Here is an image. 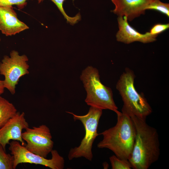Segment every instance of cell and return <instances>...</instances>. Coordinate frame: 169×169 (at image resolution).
<instances>
[{"label": "cell", "instance_id": "obj_17", "mask_svg": "<svg viewBox=\"0 0 169 169\" xmlns=\"http://www.w3.org/2000/svg\"><path fill=\"white\" fill-rule=\"evenodd\" d=\"M155 10L169 17V4L160 0H156L148 5L146 8V10Z\"/></svg>", "mask_w": 169, "mask_h": 169}, {"label": "cell", "instance_id": "obj_11", "mask_svg": "<svg viewBox=\"0 0 169 169\" xmlns=\"http://www.w3.org/2000/svg\"><path fill=\"white\" fill-rule=\"evenodd\" d=\"M128 21L125 16L117 18L119 29L116 37L118 41L128 44L135 42L147 43L156 40V38L151 35L149 32L144 34L139 32L129 24Z\"/></svg>", "mask_w": 169, "mask_h": 169}, {"label": "cell", "instance_id": "obj_6", "mask_svg": "<svg viewBox=\"0 0 169 169\" xmlns=\"http://www.w3.org/2000/svg\"><path fill=\"white\" fill-rule=\"evenodd\" d=\"M28 60L26 55H20L13 50L9 56H4L0 62V74L4 77V87L12 95L15 93L16 86L20 78L29 73Z\"/></svg>", "mask_w": 169, "mask_h": 169}, {"label": "cell", "instance_id": "obj_5", "mask_svg": "<svg viewBox=\"0 0 169 169\" xmlns=\"http://www.w3.org/2000/svg\"><path fill=\"white\" fill-rule=\"evenodd\" d=\"M102 110L99 108L90 106L88 113L82 115L67 112L73 115L74 121H80L85 130V136L79 145L70 150L68 156L69 160L82 157L90 161L92 160L93 144L96 137L99 135L97 132V128Z\"/></svg>", "mask_w": 169, "mask_h": 169}, {"label": "cell", "instance_id": "obj_2", "mask_svg": "<svg viewBox=\"0 0 169 169\" xmlns=\"http://www.w3.org/2000/svg\"><path fill=\"white\" fill-rule=\"evenodd\" d=\"M117 121L113 127L99 134L103 136L97 145L107 148L117 157L128 160L131 155L136 136V129L129 114L124 109L116 114Z\"/></svg>", "mask_w": 169, "mask_h": 169}, {"label": "cell", "instance_id": "obj_20", "mask_svg": "<svg viewBox=\"0 0 169 169\" xmlns=\"http://www.w3.org/2000/svg\"><path fill=\"white\" fill-rule=\"evenodd\" d=\"M5 89L3 80H0V95L4 93Z\"/></svg>", "mask_w": 169, "mask_h": 169}, {"label": "cell", "instance_id": "obj_8", "mask_svg": "<svg viewBox=\"0 0 169 169\" xmlns=\"http://www.w3.org/2000/svg\"><path fill=\"white\" fill-rule=\"evenodd\" d=\"M23 139L26 142L24 146L29 151L44 158L53 150L54 142L50 130L44 125L29 127L22 133Z\"/></svg>", "mask_w": 169, "mask_h": 169}, {"label": "cell", "instance_id": "obj_13", "mask_svg": "<svg viewBox=\"0 0 169 169\" xmlns=\"http://www.w3.org/2000/svg\"><path fill=\"white\" fill-rule=\"evenodd\" d=\"M17 112L16 108L12 103L0 96V128Z\"/></svg>", "mask_w": 169, "mask_h": 169}, {"label": "cell", "instance_id": "obj_19", "mask_svg": "<svg viewBox=\"0 0 169 169\" xmlns=\"http://www.w3.org/2000/svg\"><path fill=\"white\" fill-rule=\"evenodd\" d=\"M27 0H0V6H12L16 5L20 9L23 8L27 4Z\"/></svg>", "mask_w": 169, "mask_h": 169}, {"label": "cell", "instance_id": "obj_18", "mask_svg": "<svg viewBox=\"0 0 169 169\" xmlns=\"http://www.w3.org/2000/svg\"><path fill=\"white\" fill-rule=\"evenodd\" d=\"M169 28V24L157 23L155 24L150 29L149 32L155 37Z\"/></svg>", "mask_w": 169, "mask_h": 169}, {"label": "cell", "instance_id": "obj_15", "mask_svg": "<svg viewBox=\"0 0 169 169\" xmlns=\"http://www.w3.org/2000/svg\"><path fill=\"white\" fill-rule=\"evenodd\" d=\"M13 157L0 144V169H13Z\"/></svg>", "mask_w": 169, "mask_h": 169}, {"label": "cell", "instance_id": "obj_10", "mask_svg": "<svg viewBox=\"0 0 169 169\" xmlns=\"http://www.w3.org/2000/svg\"><path fill=\"white\" fill-rule=\"evenodd\" d=\"M156 0H111L115 8L112 12L118 17L126 16L128 20L145 14L146 8Z\"/></svg>", "mask_w": 169, "mask_h": 169}, {"label": "cell", "instance_id": "obj_4", "mask_svg": "<svg viewBox=\"0 0 169 169\" xmlns=\"http://www.w3.org/2000/svg\"><path fill=\"white\" fill-rule=\"evenodd\" d=\"M135 75L127 68L118 81L116 88L123 102L122 109L128 113L143 119L152 112V109L143 94L138 93L134 85Z\"/></svg>", "mask_w": 169, "mask_h": 169}, {"label": "cell", "instance_id": "obj_3", "mask_svg": "<svg viewBox=\"0 0 169 169\" xmlns=\"http://www.w3.org/2000/svg\"><path fill=\"white\" fill-rule=\"evenodd\" d=\"M80 79L86 92L85 102L88 105L102 110H109L116 114L119 112L111 89L102 84L96 68L87 66L82 71Z\"/></svg>", "mask_w": 169, "mask_h": 169}, {"label": "cell", "instance_id": "obj_14", "mask_svg": "<svg viewBox=\"0 0 169 169\" xmlns=\"http://www.w3.org/2000/svg\"><path fill=\"white\" fill-rule=\"evenodd\" d=\"M38 3L42 2L44 0H37ZM58 8L62 14L67 22L71 25L77 23L81 19V16L78 13L74 17H71L68 16L65 13L63 7L64 2L65 0H50Z\"/></svg>", "mask_w": 169, "mask_h": 169}, {"label": "cell", "instance_id": "obj_21", "mask_svg": "<svg viewBox=\"0 0 169 169\" xmlns=\"http://www.w3.org/2000/svg\"><path fill=\"white\" fill-rule=\"evenodd\" d=\"M0 41H1V38H0Z\"/></svg>", "mask_w": 169, "mask_h": 169}, {"label": "cell", "instance_id": "obj_12", "mask_svg": "<svg viewBox=\"0 0 169 169\" xmlns=\"http://www.w3.org/2000/svg\"><path fill=\"white\" fill-rule=\"evenodd\" d=\"M29 28L18 18L12 6H0V31L3 34L11 36Z\"/></svg>", "mask_w": 169, "mask_h": 169}, {"label": "cell", "instance_id": "obj_9", "mask_svg": "<svg viewBox=\"0 0 169 169\" xmlns=\"http://www.w3.org/2000/svg\"><path fill=\"white\" fill-rule=\"evenodd\" d=\"M28 127L24 113L17 112L0 128V144L5 150L7 145L9 144L11 140L19 141L22 145L25 146L26 143L22 136V131Z\"/></svg>", "mask_w": 169, "mask_h": 169}, {"label": "cell", "instance_id": "obj_16", "mask_svg": "<svg viewBox=\"0 0 169 169\" xmlns=\"http://www.w3.org/2000/svg\"><path fill=\"white\" fill-rule=\"evenodd\" d=\"M112 169H131L132 166L128 160L120 158L115 155L109 158Z\"/></svg>", "mask_w": 169, "mask_h": 169}, {"label": "cell", "instance_id": "obj_7", "mask_svg": "<svg viewBox=\"0 0 169 169\" xmlns=\"http://www.w3.org/2000/svg\"><path fill=\"white\" fill-rule=\"evenodd\" d=\"M8 149L13 157V169L19 164L29 163L39 164L52 169H63L64 166V160L56 150H53L51 153V159H47L31 152L17 141H13L9 144Z\"/></svg>", "mask_w": 169, "mask_h": 169}, {"label": "cell", "instance_id": "obj_1", "mask_svg": "<svg viewBox=\"0 0 169 169\" xmlns=\"http://www.w3.org/2000/svg\"><path fill=\"white\" fill-rule=\"evenodd\" d=\"M128 113L132 119L136 131L132 151L128 160L133 169H148L158 160L160 155L157 131L148 125L146 119Z\"/></svg>", "mask_w": 169, "mask_h": 169}]
</instances>
